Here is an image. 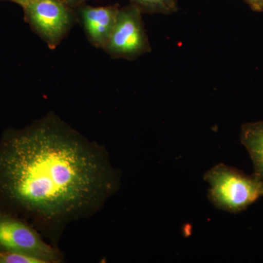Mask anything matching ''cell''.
Wrapping results in <instances>:
<instances>
[{"label": "cell", "mask_w": 263, "mask_h": 263, "mask_svg": "<svg viewBox=\"0 0 263 263\" xmlns=\"http://www.w3.org/2000/svg\"><path fill=\"white\" fill-rule=\"evenodd\" d=\"M120 173L106 149L53 113L0 138V211L22 218L51 245L117 193Z\"/></svg>", "instance_id": "1"}, {"label": "cell", "mask_w": 263, "mask_h": 263, "mask_svg": "<svg viewBox=\"0 0 263 263\" xmlns=\"http://www.w3.org/2000/svg\"><path fill=\"white\" fill-rule=\"evenodd\" d=\"M251 10L257 13H263V0H245Z\"/></svg>", "instance_id": "10"}, {"label": "cell", "mask_w": 263, "mask_h": 263, "mask_svg": "<svg viewBox=\"0 0 263 263\" xmlns=\"http://www.w3.org/2000/svg\"><path fill=\"white\" fill-rule=\"evenodd\" d=\"M240 138L252 159L253 174L263 180V120L242 124Z\"/></svg>", "instance_id": "7"}, {"label": "cell", "mask_w": 263, "mask_h": 263, "mask_svg": "<svg viewBox=\"0 0 263 263\" xmlns=\"http://www.w3.org/2000/svg\"><path fill=\"white\" fill-rule=\"evenodd\" d=\"M0 252L24 254L43 263L63 262L58 247L46 243L42 235L28 221L0 211Z\"/></svg>", "instance_id": "3"}, {"label": "cell", "mask_w": 263, "mask_h": 263, "mask_svg": "<svg viewBox=\"0 0 263 263\" xmlns=\"http://www.w3.org/2000/svg\"><path fill=\"white\" fill-rule=\"evenodd\" d=\"M119 9V4L94 7L86 3L76 8L77 19L95 47L103 49L108 43L117 23Z\"/></svg>", "instance_id": "6"}, {"label": "cell", "mask_w": 263, "mask_h": 263, "mask_svg": "<svg viewBox=\"0 0 263 263\" xmlns=\"http://www.w3.org/2000/svg\"><path fill=\"white\" fill-rule=\"evenodd\" d=\"M0 263H43L40 259L24 254L0 252Z\"/></svg>", "instance_id": "9"}, {"label": "cell", "mask_w": 263, "mask_h": 263, "mask_svg": "<svg viewBox=\"0 0 263 263\" xmlns=\"http://www.w3.org/2000/svg\"><path fill=\"white\" fill-rule=\"evenodd\" d=\"M144 14L171 15L179 11L178 0H129Z\"/></svg>", "instance_id": "8"}, {"label": "cell", "mask_w": 263, "mask_h": 263, "mask_svg": "<svg viewBox=\"0 0 263 263\" xmlns=\"http://www.w3.org/2000/svg\"><path fill=\"white\" fill-rule=\"evenodd\" d=\"M5 1L11 2V3L20 5L21 7H23L24 5L27 4L30 0H5Z\"/></svg>", "instance_id": "12"}, {"label": "cell", "mask_w": 263, "mask_h": 263, "mask_svg": "<svg viewBox=\"0 0 263 263\" xmlns=\"http://www.w3.org/2000/svg\"><path fill=\"white\" fill-rule=\"evenodd\" d=\"M142 15L134 5L120 8L113 32L103 49L107 54L113 59L134 61L152 51Z\"/></svg>", "instance_id": "5"}, {"label": "cell", "mask_w": 263, "mask_h": 263, "mask_svg": "<svg viewBox=\"0 0 263 263\" xmlns=\"http://www.w3.org/2000/svg\"><path fill=\"white\" fill-rule=\"evenodd\" d=\"M62 1L68 5V6H70V8L76 9L78 7L86 3V2H87L88 0H62Z\"/></svg>", "instance_id": "11"}, {"label": "cell", "mask_w": 263, "mask_h": 263, "mask_svg": "<svg viewBox=\"0 0 263 263\" xmlns=\"http://www.w3.org/2000/svg\"><path fill=\"white\" fill-rule=\"evenodd\" d=\"M209 200L217 209L238 214L263 197V180L220 163L204 175Z\"/></svg>", "instance_id": "2"}, {"label": "cell", "mask_w": 263, "mask_h": 263, "mask_svg": "<svg viewBox=\"0 0 263 263\" xmlns=\"http://www.w3.org/2000/svg\"><path fill=\"white\" fill-rule=\"evenodd\" d=\"M22 8L25 22L51 49L67 37L78 20L75 9L62 0H30Z\"/></svg>", "instance_id": "4"}]
</instances>
